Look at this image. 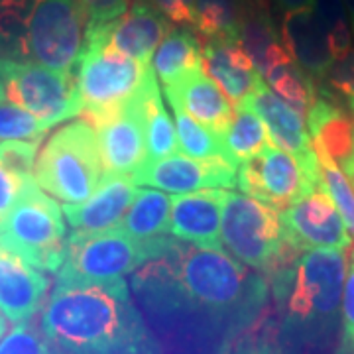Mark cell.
<instances>
[{"instance_id": "46", "label": "cell", "mask_w": 354, "mask_h": 354, "mask_svg": "<svg viewBox=\"0 0 354 354\" xmlns=\"http://www.w3.org/2000/svg\"><path fill=\"white\" fill-rule=\"evenodd\" d=\"M4 335H6V317L0 313V341H2Z\"/></svg>"}, {"instance_id": "42", "label": "cell", "mask_w": 354, "mask_h": 354, "mask_svg": "<svg viewBox=\"0 0 354 354\" xmlns=\"http://www.w3.org/2000/svg\"><path fill=\"white\" fill-rule=\"evenodd\" d=\"M30 179L34 177L18 176L0 164V221L12 209L14 203L18 201V197L22 195Z\"/></svg>"}, {"instance_id": "33", "label": "cell", "mask_w": 354, "mask_h": 354, "mask_svg": "<svg viewBox=\"0 0 354 354\" xmlns=\"http://www.w3.org/2000/svg\"><path fill=\"white\" fill-rule=\"evenodd\" d=\"M174 118H176L177 140L181 144V150L195 160H227L223 138H218L215 132H211L201 122H197L193 116L185 113L181 106L171 104ZM228 162V160H227Z\"/></svg>"}, {"instance_id": "1", "label": "cell", "mask_w": 354, "mask_h": 354, "mask_svg": "<svg viewBox=\"0 0 354 354\" xmlns=\"http://www.w3.org/2000/svg\"><path fill=\"white\" fill-rule=\"evenodd\" d=\"M41 335L62 354H160L124 279L57 281L41 307Z\"/></svg>"}, {"instance_id": "18", "label": "cell", "mask_w": 354, "mask_h": 354, "mask_svg": "<svg viewBox=\"0 0 354 354\" xmlns=\"http://www.w3.org/2000/svg\"><path fill=\"white\" fill-rule=\"evenodd\" d=\"M136 191L132 177H104L91 199L81 205H64L62 213L73 232H104L122 223Z\"/></svg>"}, {"instance_id": "27", "label": "cell", "mask_w": 354, "mask_h": 354, "mask_svg": "<svg viewBox=\"0 0 354 354\" xmlns=\"http://www.w3.org/2000/svg\"><path fill=\"white\" fill-rule=\"evenodd\" d=\"M140 102L144 111V132H146V148L148 160L156 162L167 156H174L179 150L176 124L165 111L162 93L158 87V79L153 71L140 91Z\"/></svg>"}, {"instance_id": "45", "label": "cell", "mask_w": 354, "mask_h": 354, "mask_svg": "<svg viewBox=\"0 0 354 354\" xmlns=\"http://www.w3.org/2000/svg\"><path fill=\"white\" fill-rule=\"evenodd\" d=\"M344 8H346V14H348V20H351V28H353L354 34V0H342Z\"/></svg>"}, {"instance_id": "44", "label": "cell", "mask_w": 354, "mask_h": 354, "mask_svg": "<svg viewBox=\"0 0 354 354\" xmlns=\"http://www.w3.org/2000/svg\"><path fill=\"white\" fill-rule=\"evenodd\" d=\"M234 354H278L266 342H246Z\"/></svg>"}, {"instance_id": "43", "label": "cell", "mask_w": 354, "mask_h": 354, "mask_svg": "<svg viewBox=\"0 0 354 354\" xmlns=\"http://www.w3.org/2000/svg\"><path fill=\"white\" fill-rule=\"evenodd\" d=\"M272 6L276 12L290 14L297 10H309L313 6V0H272Z\"/></svg>"}, {"instance_id": "11", "label": "cell", "mask_w": 354, "mask_h": 354, "mask_svg": "<svg viewBox=\"0 0 354 354\" xmlns=\"http://www.w3.org/2000/svg\"><path fill=\"white\" fill-rule=\"evenodd\" d=\"M239 189L274 209H288L290 205L319 189L305 176L301 165L288 152L268 144L256 158L244 162L236 171Z\"/></svg>"}, {"instance_id": "14", "label": "cell", "mask_w": 354, "mask_h": 354, "mask_svg": "<svg viewBox=\"0 0 354 354\" xmlns=\"http://www.w3.org/2000/svg\"><path fill=\"white\" fill-rule=\"evenodd\" d=\"M132 181L134 185L158 187L177 195L203 189H230L236 183V167L227 160H195L174 153L148 162L132 176Z\"/></svg>"}, {"instance_id": "26", "label": "cell", "mask_w": 354, "mask_h": 354, "mask_svg": "<svg viewBox=\"0 0 354 354\" xmlns=\"http://www.w3.org/2000/svg\"><path fill=\"white\" fill-rule=\"evenodd\" d=\"M201 57L203 46L195 32L185 28L169 30L152 55V71L164 87H169L191 71L201 69Z\"/></svg>"}, {"instance_id": "47", "label": "cell", "mask_w": 354, "mask_h": 354, "mask_svg": "<svg viewBox=\"0 0 354 354\" xmlns=\"http://www.w3.org/2000/svg\"><path fill=\"white\" fill-rule=\"evenodd\" d=\"M351 181H354V167H353V176H351Z\"/></svg>"}, {"instance_id": "31", "label": "cell", "mask_w": 354, "mask_h": 354, "mask_svg": "<svg viewBox=\"0 0 354 354\" xmlns=\"http://www.w3.org/2000/svg\"><path fill=\"white\" fill-rule=\"evenodd\" d=\"M264 79L281 101H286L301 114L307 113L315 102L317 83L309 75H305L291 57L266 71Z\"/></svg>"}, {"instance_id": "19", "label": "cell", "mask_w": 354, "mask_h": 354, "mask_svg": "<svg viewBox=\"0 0 354 354\" xmlns=\"http://www.w3.org/2000/svg\"><path fill=\"white\" fill-rule=\"evenodd\" d=\"M203 71L236 109L262 81L236 39H203Z\"/></svg>"}, {"instance_id": "2", "label": "cell", "mask_w": 354, "mask_h": 354, "mask_svg": "<svg viewBox=\"0 0 354 354\" xmlns=\"http://www.w3.org/2000/svg\"><path fill=\"white\" fill-rule=\"evenodd\" d=\"M177 268L174 309L183 307L199 313L225 339L252 325L266 304L264 279L242 268L221 248H193L174 241L171 250Z\"/></svg>"}, {"instance_id": "39", "label": "cell", "mask_w": 354, "mask_h": 354, "mask_svg": "<svg viewBox=\"0 0 354 354\" xmlns=\"http://www.w3.org/2000/svg\"><path fill=\"white\" fill-rule=\"evenodd\" d=\"M335 354H354V250L348 254V270L342 290V335Z\"/></svg>"}, {"instance_id": "28", "label": "cell", "mask_w": 354, "mask_h": 354, "mask_svg": "<svg viewBox=\"0 0 354 354\" xmlns=\"http://www.w3.org/2000/svg\"><path fill=\"white\" fill-rule=\"evenodd\" d=\"M268 144H270V136L262 118L248 104L244 102L239 104L234 109L232 122L228 124L223 136L225 158L236 167L256 158Z\"/></svg>"}, {"instance_id": "5", "label": "cell", "mask_w": 354, "mask_h": 354, "mask_svg": "<svg viewBox=\"0 0 354 354\" xmlns=\"http://www.w3.org/2000/svg\"><path fill=\"white\" fill-rule=\"evenodd\" d=\"M34 179L39 189L65 205H81L91 199L102 179L95 127L81 118L57 128L39 152Z\"/></svg>"}, {"instance_id": "13", "label": "cell", "mask_w": 354, "mask_h": 354, "mask_svg": "<svg viewBox=\"0 0 354 354\" xmlns=\"http://www.w3.org/2000/svg\"><path fill=\"white\" fill-rule=\"evenodd\" d=\"M281 234L299 250L351 248V236L339 211L323 189L311 191L279 215Z\"/></svg>"}, {"instance_id": "9", "label": "cell", "mask_w": 354, "mask_h": 354, "mask_svg": "<svg viewBox=\"0 0 354 354\" xmlns=\"http://www.w3.org/2000/svg\"><path fill=\"white\" fill-rule=\"evenodd\" d=\"M221 242L242 264L270 278L283 246L278 211L244 193H227L221 216Z\"/></svg>"}, {"instance_id": "12", "label": "cell", "mask_w": 354, "mask_h": 354, "mask_svg": "<svg viewBox=\"0 0 354 354\" xmlns=\"http://www.w3.org/2000/svg\"><path fill=\"white\" fill-rule=\"evenodd\" d=\"M140 91L122 109L95 124L104 177H132L150 162Z\"/></svg>"}, {"instance_id": "21", "label": "cell", "mask_w": 354, "mask_h": 354, "mask_svg": "<svg viewBox=\"0 0 354 354\" xmlns=\"http://www.w3.org/2000/svg\"><path fill=\"white\" fill-rule=\"evenodd\" d=\"M169 104L181 106L203 127L215 132L218 138L225 136L228 124L232 122L234 106L228 102L215 81L201 69L191 71L177 83L164 87Z\"/></svg>"}, {"instance_id": "38", "label": "cell", "mask_w": 354, "mask_h": 354, "mask_svg": "<svg viewBox=\"0 0 354 354\" xmlns=\"http://www.w3.org/2000/svg\"><path fill=\"white\" fill-rule=\"evenodd\" d=\"M39 140L30 142H0V164L22 177H34Z\"/></svg>"}, {"instance_id": "24", "label": "cell", "mask_w": 354, "mask_h": 354, "mask_svg": "<svg viewBox=\"0 0 354 354\" xmlns=\"http://www.w3.org/2000/svg\"><path fill=\"white\" fill-rule=\"evenodd\" d=\"M236 41L260 77H264L266 71H270L274 65L290 57V53L279 44L274 18L266 0H250L239 28Z\"/></svg>"}, {"instance_id": "15", "label": "cell", "mask_w": 354, "mask_h": 354, "mask_svg": "<svg viewBox=\"0 0 354 354\" xmlns=\"http://www.w3.org/2000/svg\"><path fill=\"white\" fill-rule=\"evenodd\" d=\"M244 104H248L262 118L270 140L279 150L293 156L297 164L301 165L305 176L311 179L315 187H319V160L311 144V136L305 128L304 114L281 101L276 93H272L264 79L258 83V87L254 88Z\"/></svg>"}, {"instance_id": "30", "label": "cell", "mask_w": 354, "mask_h": 354, "mask_svg": "<svg viewBox=\"0 0 354 354\" xmlns=\"http://www.w3.org/2000/svg\"><path fill=\"white\" fill-rule=\"evenodd\" d=\"M41 0H0V57L24 62L28 26Z\"/></svg>"}, {"instance_id": "16", "label": "cell", "mask_w": 354, "mask_h": 354, "mask_svg": "<svg viewBox=\"0 0 354 354\" xmlns=\"http://www.w3.org/2000/svg\"><path fill=\"white\" fill-rule=\"evenodd\" d=\"M228 191L203 189L171 197L169 234L201 248H221V216Z\"/></svg>"}, {"instance_id": "10", "label": "cell", "mask_w": 354, "mask_h": 354, "mask_svg": "<svg viewBox=\"0 0 354 354\" xmlns=\"http://www.w3.org/2000/svg\"><path fill=\"white\" fill-rule=\"evenodd\" d=\"M85 32L87 16L79 0H41L28 26L24 62L73 75Z\"/></svg>"}, {"instance_id": "41", "label": "cell", "mask_w": 354, "mask_h": 354, "mask_svg": "<svg viewBox=\"0 0 354 354\" xmlns=\"http://www.w3.org/2000/svg\"><path fill=\"white\" fill-rule=\"evenodd\" d=\"M83 12L87 16V28L114 22L127 12L130 0H79Z\"/></svg>"}, {"instance_id": "29", "label": "cell", "mask_w": 354, "mask_h": 354, "mask_svg": "<svg viewBox=\"0 0 354 354\" xmlns=\"http://www.w3.org/2000/svg\"><path fill=\"white\" fill-rule=\"evenodd\" d=\"M250 0H195V28L203 39H236Z\"/></svg>"}, {"instance_id": "3", "label": "cell", "mask_w": 354, "mask_h": 354, "mask_svg": "<svg viewBox=\"0 0 354 354\" xmlns=\"http://www.w3.org/2000/svg\"><path fill=\"white\" fill-rule=\"evenodd\" d=\"M348 270V250L315 248L305 252L293 270L286 297L283 341L293 353L321 348L337 323Z\"/></svg>"}, {"instance_id": "4", "label": "cell", "mask_w": 354, "mask_h": 354, "mask_svg": "<svg viewBox=\"0 0 354 354\" xmlns=\"http://www.w3.org/2000/svg\"><path fill=\"white\" fill-rule=\"evenodd\" d=\"M150 73L152 67L113 50L101 28L91 26L85 32V46L73 69L81 114L95 127L134 99Z\"/></svg>"}, {"instance_id": "25", "label": "cell", "mask_w": 354, "mask_h": 354, "mask_svg": "<svg viewBox=\"0 0 354 354\" xmlns=\"http://www.w3.org/2000/svg\"><path fill=\"white\" fill-rule=\"evenodd\" d=\"M171 197L162 191L138 189L127 215L120 223V232L144 244L165 241L169 232Z\"/></svg>"}, {"instance_id": "17", "label": "cell", "mask_w": 354, "mask_h": 354, "mask_svg": "<svg viewBox=\"0 0 354 354\" xmlns=\"http://www.w3.org/2000/svg\"><path fill=\"white\" fill-rule=\"evenodd\" d=\"M50 288L38 268L0 246V313L12 323H30L44 307Z\"/></svg>"}, {"instance_id": "23", "label": "cell", "mask_w": 354, "mask_h": 354, "mask_svg": "<svg viewBox=\"0 0 354 354\" xmlns=\"http://www.w3.org/2000/svg\"><path fill=\"white\" fill-rule=\"evenodd\" d=\"M281 39L295 65L309 75L317 85L325 79L333 65L327 39L321 34L311 10L283 14Z\"/></svg>"}, {"instance_id": "22", "label": "cell", "mask_w": 354, "mask_h": 354, "mask_svg": "<svg viewBox=\"0 0 354 354\" xmlns=\"http://www.w3.org/2000/svg\"><path fill=\"white\" fill-rule=\"evenodd\" d=\"M109 46L140 64H150L152 55L169 34V26L150 6L132 2V6L114 22L99 26Z\"/></svg>"}, {"instance_id": "36", "label": "cell", "mask_w": 354, "mask_h": 354, "mask_svg": "<svg viewBox=\"0 0 354 354\" xmlns=\"http://www.w3.org/2000/svg\"><path fill=\"white\" fill-rule=\"evenodd\" d=\"M317 93L337 102L344 99L346 109L354 114V50L333 62L325 79L317 85Z\"/></svg>"}, {"instance_id": "40", "label": "cell", "mask_w": 354, "mask_h": 354, "mask_svg": "<svg viewBox=\"0 0 354 354\" xmlns=\"http://www.w3.org/2000/svg\"><path fill=\"white\" fill-rule=\"evenodd\" d=\"M134 2L150 6L165 22L181 26L191 32L195 28V0H134Z\"/></svg>"}, {"instance_id": "6", "label": "cell", "mask_w": 354, "mask_h": 354, "mask_svg": "<svg viewBox=\"0 0 354 354\" xmlns=\"http://www.w3.org/2000/svg\"><path fill=\"white\" fill-rule=\"evenodd\" d=\"M65 218L59 205L30 179L14 207L0 221V246L38 270L57 274L64 264Z\"/></svg>"}, {"instance_id": "20", "label": "cell", "mask_w": 354, "mask_h": 354, "mask_svg": "<svg viewBox=\"0 0 354 354\" xmlns=\"http://www.w3.org/2000/svg\"><path fill=\"white\" fill-rule=\"evenodd\" d=\"M307 124L313 150L329 156L342 171L353 176L354 114L329 97H317L307 111Z\"/></svg>"}, {"instance_id": "7", "label": "cell", "mask_w": 354, "mask_h": 354, "mask_svg": "<svg viewBox=\"0 0 354 354\" xmlns=\"http://www.w3.org/2000/svg\"><path fill=\"white\" fill-rule=\"evenodd\" d=\"M169 239L153 244L134 241L111 228L95 234L71 232L65 241L64 264L57 272V281L75 283H113L134 272L150 258H160L171 246Z\"/></svg>"}, {"instance_id": "32", "label": "cell", "mask_w": 354, "mask_h": 354, "mask_svg": "<svg viewBox=\"0 0 354 354\" xmlns=\"http://www.w3.org/2000/svg\"><path fill=\"white\" fill-rule=\"evenodd\" d=\"M313 18L327 39L333 62L353 50V28L342 0H313Z\"/></svg>"}, {"instance_id": "34", "label": "cell", "mask_w": 354, "mask_h": 354, "mask_svg": "<svg viewBox=\"0 0 354 354\" xmlns=\"http://www.w3.org/2000/svg\"><path fill=\"white\" fill-rule=\"evenodd\" d=\"M319 160V187L329 195V199L339 211L348 236L354 239V185L348 176L329 156L315 150Z\"/></svg>"}, {"instance_id": "8", "label": "cell", "mask_w": 354, "mask_h": 354, "mask_svg": "<svg viewBox=\"0 0 354 354\" xmlns=\"http://www.w3.org/2000/svg\"><path fill=\"white\" fill-rule=\"evenodd\" d=\"M0 102H8L55 127L81 114L73 75L44 65L0 57Z\"/></svg>"}, {"instance_id": "37", "label": "cell", "mask_w": 354, "mask_h": 354, "mask_svg": "<svg viewBox=\"0 0 354 354\" xmlns=\"http://www.w3.org/2000/svg\"><path fill=\"white\" fill-rule=\"evenodd\" d=\"M0 354H53V346L30 323H16L2 337Z\"/></svg>"}, {"instance_id": "35", "label": "cell", "mask_w": 354, "mask_h": 354, "mask_svg": "<svg viewBox=\"0 0 354 354\" xmlns=\"http://www.w3.org/2000/svg\"><path fill=\"white\" fill-rule=\"evenodd\" d=\"M50 128L34 114L26 113L8 102H0V142L39 140Z\"/></svg>"}]
</instances>
